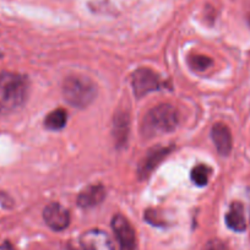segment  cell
I'll return each mask as SVG.
<instances>
[{
	"instance_id": "cell-15",
	"label": "cell",
	"mask_w": 250,
	"mask_h": 250,
	"mask_svg": "<svg viewBox=\"0 0 250 250\" xmlns=\"http://www.w3.org/2000/svg\"><path fill=\"white\" fill-rule=\"evenodd\" d=\"M188 62L189 65L196 71H204L212 65V60L206 55H191Z\"/></svg>"
},
{
	"instance_id": "cell-14",
	"label": "cell",
	"mask_w": 250,
	"mask_h": 250,
	"mask_svg": "<svg viewBox=\"0 0 250 250\" xmlns=\"http://www.w3.org/2000/svg\"><path fill=\"white\" fill-rule=\"evenodd\" d=\"M211 169L205 165H198L196 167L193 168L191 170V180L195 185L198 187H205L208 182V178H210Z\"/></svg>"
},
{
	"instance_id": "cell-8",
	"label": "cell",
	"mask_w": 250,
	"mask_h": 250,
	"mask_svg": "<svg viewBox=\"0 0 250 250\" xmlns=\"http://www.w3.org/2000/svg\"><path fill=\"white\" fill-rule=\"evenodd\" d=\"M170 150L172 147H163V146L151 148L139 163L138 173L140 178H147L151 172L160 165L161 161L170 152Z\"/></svg>"
},
{
	"instance_id": "cell-18",
	"label": "cell",
	"mask_w": 250,
	"mask_h": 250,
	"mask_svg": "<svg viewBox=\"0 0 250 250\" xmlns=\"http://www.w3.org/2000/svg\"><path fill=\"white\" fill-rule=\"evenodd\" d=\"M1 58H3V54H1V53H0V59H1Z\"/></svg>"
},
{
	"instance_id": "cell-13",
	"label": "cell",
	"mask_w": 250,
	"mask_h": 250,
	"mask_svg": "<svg viewBox=\"0 0 250 250\" xmlns=\"http://www.w3.org/2000/svg\"><path fill=\"white\" fill-rule=\"evenodd\" d=\"M68 122V113L62 108H57L45 117L44 126L48 130H60L66 125Z\"/></svg>"
},
{
	"instance_id": "cell-6",
	"label": "cell",
	"mask_w": 250,
	"mask_h": 250,
	"mask_svg": "<svg viewBox=\"0 0 250 250\" xmlns=\"http://www.w3.org/2000/svg\"><path fill=\"white\" fill-rule=\"evenodd\" d=\"M79 250H114L112 239L101 229H90L79 240Z\"/></svg>"
},
{
	"instance_id": "cell-1",
	"label": "cell",
	"mask_w": 250,
	"mask_h": 250,
	"mask_svg": "<svg viewBox=\"0 0 250 250\" xmlns=\"http://www.w3.org/2000/svg\"><path fill=\"white\" fill-rule=\"evenodd\" d=\"M30 90L26 75L11 71L0 74V117L16 112L25 104Z\"/></svg>"
},
{
	"instance_id": "cell-7",
	"label": "cell",
	"mask_w": 250,
	"mask_h": 250,
	"mask_svg": "<svg viewBox=\"0 0 250 250\" xmlns=\"http://www.w3.org/2000/svg\"><path fill=\"white\" fill-rule=\"evenodd\" d=\"M43 218L48 227L53 230H64L70 223V213L60 204L52 203L43 211Z\"/></svg>"
},
{
	"instance_id": "cell-11",
	"label": "cell",
	"mask_w": 250,
	"mask_h": 250,
	"mask_svg": "<svg viewBox=\"0 0 250 250\" xmlns=\"http://www.w3.org/2000/svg\"><path fill=\"white\" fill-rule=\"evenodd\" d=\"M226 223L230 229L235 232H243L247 228V222H245L244 208L240 203H233L226 215Z\"/></svg>"
},
{
	"instance_id": "cell-9",
	"label": "cell",
	"mask_w": 250,
	"mask_h": 250,
	"mask_svg": "<svg viewBox=\"0 0 250 250\" xmlns=\"http://www.w3.org/2000/svg\"><path fill=\"white\" fill-rule=\"evenodd\" d=\"M211 138L217 148L218 153L222 156H228L232 151V134L227 125L217 123L211 129Z\"/></svg>"
},
{
	"instance_id": "cell-10",
	"label": "cell",
	"mask_w": 250,
	"mask_h": 250,
	"mask_svg": "<svg viewBox=\"0 0 250 250\" xmlns=\"http://www.w3.org/2000/svg\"><path fill=\"white\" fill-rule=\"evenodd\" d=\"M105 198L104 187L101 184H93L83 189L78 196V204L80 208H90L100 205Z\"/></svg>"
},
{
	"instance_id": "cell-16",
	"label": "cell",
	"mask_w": 250,
	"mask_h": 250,
	"mask_svg": "<svg viewBox=\"0 0 250 250\" xmlns=\"http://www.w3.org/2000/svg\"><path fill=\"white\" fill-rule=\"evenodd\" d=\"M203 250H229L227 248V245L225 243H222L221 240L213 239L210 240L208 243H206V245L204 247Z\"/></svg>"
},
{
	"instance_id": "cell-2",
	"label": "cell",
	"mask_w": 250,
	"mask_h": 250,
	"mask_svg": "<svg viewBox=\"0 0 250 250\" xmlns=\"http://www.w3.org/2000/svg\"><path fill=\"white\" fill-rule=\"evenodd\" d=\"M178 123L179 115L177 109L170 104H160L146 113L141 123V134L146 139L163 135L174 130Z\"/></svg>"
},
{
	"instance_id": "cell-4",
	"label": "cell",
	"mask_w": 250,
	"mask_h": 250,
	"mask_svg": "<svg viewBox=\"0 0 250 250\" xmlns=\"http://www.w3.org/2000/svg\"><path fill=\"white\" fill-rule=\"evenodd\" d=\"M134 95L138 98L144 97L153 91H158L166 87L165 83L161 80L160 75L148 68L138 69L131 78Z\"/></svg>"
},
{
	"instance_id": "cell-3",
	"label": "cell",
	"mask_w": 250,
	"mask_h": 250,
	"mask_svg": "<svg viewBox=\"0 0 250 250\" xmlns=\"http://www.w3.org/2000/svg\"><path fill=\"white\" fill-rule=\"evenodd\" d=\"M97 95L96 85L86 76H68L62 83V96L70 105L86 108L93 102Z\"/></svg>"
},
{
	"instance_id": "cell-12",
	"label": "cell",
	"mask_w": 250,
	"mask_h": 250,
	"mask_svg": "<svg viewBox=\"0 0 250 250\" xmlns=\"http://www.w3.org/2000/svg\"><path fill=\"white\" fill-rule=\"evenodd\" d=\"M115 143L118 146H122L126 143L129 134V117L125 113H120L114 117V126H113Z\"/></svg>"
},
{
	"instance_id": "cell-5",
	"label": "cell",
	"mask_w": 250,
	"mask_h": 250,
	"mask_svg": "<svg viewBox=\"0 0 250 250\" xmlns=\"http://www.w3.org/2000/svg\"><path fill=\"white\" fill-rule=\"evenodd\" d=\"M112 229L119 243V250H136L135 230L123 215H115L112 220Z\"/></svg>"
},
{
	"instance_id": "cell-17",
	"label": "cell",
	"mask_w": 250,
	"mask_h": 250,
	"mask_svg": "<svg viewBox=\"0 0 250 250\" xmlns=\"http://www.w3.org/2000/svg\"><path fill=\"white\" fill-rule=\"evenodd\" d=\"M0 250H15V248L13 247L10 242H4L3 244L0 245Z\"/></svg>"
}]
</instances>
